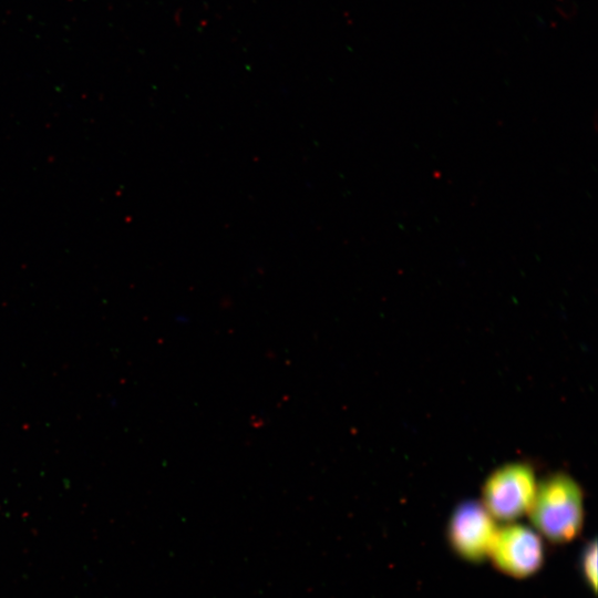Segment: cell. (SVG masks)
<instances>
[{"label":"cell","instance_id":"obj_2","mask_svg":"<svg viewBox=\"0 0 598 598\" xmlns=\"http://www.w3.org/2000/svg\"><path fill=\"white\" fill-rule=\"evenodd\" d=\"M534 468L511 462L494 470L482 488V505L495 520L514 523L528 513L537 489Z\"/></svg>","mask_w":598,"mask_h":598},{"label":"cell","instance_id":"obj_4","mask_svg":"<svg viewBox=\"0 0 598 598\" xmlns=\"http://www.w3.org/2000/svg\"><path fill=\"white\" fill-rule=\"evenodd\" d=\"M497 529L496 520L481 502L466 501L448 519L447 540L461 558L481 563L488 557Z\"/></svg>","mask_w":598,"mask_h":598},{"label":"cell","instance_id":"obj_5","mask_svg":"<svg viewBox=\"0 0 598 598\" xmlns=\"http://www.w3.org/2000/svg\"><path fill=\"white\" fill-rule=\"evenodd\" d=\"M581 573L589 587L597 589V545L592 540L584 548L580 557Z\"/></svg>","mask_w":598,"mask_h":598},{"label":"cell","instance_id":"obj_3","mask_svg":"<svg viewBox=\"0 0 598 598\" xmlns=\"http://www.w3.org/2000/svg\"><path fill=\"white\" fill-rule=\"evenodd\" d=\"M488 557L501 573L526 578L538 571L545 559L540 535L525 525L508 523L497 529Z\"/></svg>","mask_w":598,"mask_h":598},{"label":"cell","instance_id":"obj_1","mask_svg":"<svg viewBox=\"0 0 598 598\" xmlns=\"http://www.w3.org/2000/svg\"><path fill=\"white\" fill-rule=\"evenodd\" d=\"M527 515L534 529L549 542L565 544L575 539L585 520L580 485L565 473L547 476L537 484Z\"/></svg>","mask_w":598,"mask_h":598}]
</instances>
